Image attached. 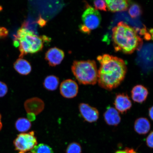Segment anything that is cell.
Segmentation results:
<instances>
[{
	"instance_id": "obj_15",
	"label": "cell",
	"mask_w": 153,
	"mask_h": 153,
	"mask_svg": "<svg viewBox=\"0 0 153 153\" xmlns=\"http://www.w3.org/2000/svg\"><path fill=\"white\" fill-rule=\"evenodd\" d=\"M151 124L146 118L140 117L135 120L134 129L136 132L140 135H145L150 131Z\"/></svg>"
},
{
	"instance_id": "obj_2",
	"label": "cell",
	"mask_w": 153,
	"mask_h": 153,
	"mask_svg": "<svg viewBox=\"0 0 153 153\" xmlns=\"http://www.w3.org/2000/svg\"><path fill=\"white\" fill-rule=\"evenodd\" d=\"M114 47L117 51L131 54L140 49L143 41L137 30L126 22H120L112 30Z\"/></svg>"
},
{
	"instance_id": "obj_24",
	"label": "cell",
	"mask_w": 153,
	"mask_h": 153,
	"mask_svg": "<svg viewBox=\"0 0 153 153\" xmlns=\"http://www.w3.org/2000/svg\"><path fill=\"white\" fill-rule=\"evenodd\" d=\"M153 132L152 131L149 134L146 139V145L149 148H153Z\"/></svg>"
},
{
	"instance_id": "obj_4",
	"label": "cell",
	"mask_w": 153,
	"mask_h": 153,
	"mask_svg": "<svg viewBox=\"0 0 153 153\" xmlns=\"http://www.w3.org/2000/svg\"><path fill=\"white\" fill-rule=\"evenodd\" d=\"M72 71L80 84L95 85L98 80V70L94 60L74 61Z\"/></svg>"
},
{
	"instance_id": "obj_32",
	"label": "cell",
	"mask_w": 153,
	"mask_h": 153,
	"mask_svg": "<svg viewBox=\"0 0 153 153\" xmlns=\"http://www.w3.org/2000/svg\"><path fill=\"white\" fill-rule=\"evenodd\" d=\"M2 9V8L1 7V6H0V11H1V10Z\"/></svg>"
},
{
	"instance_id": "obj_9",
	"label": "cell",
	"mask_w": 153,
	"mask_h": 153,
	"mask_svg": "<svg viewBox=\"0 0 153 153\" xmlns=\"http://www.w3.org/2000/svg\"><path fill=\"white\" fill-rule=\"evenodd\" d=\"M114 104L116 109L122 114L126 113L131 109L132 105L129 96L124 93H118L116 95Z\"/></svg>"
},
{
	"instance_id": "obj_29",
	"label": "cell",
	"mask_w": 153,
	"mask_h": 153,
	"mask_svg": "<svg viewBox=\"0 0 153 153\" xmlns=\"http://www.w3.org/2000/svg\"><path fill=\"white\" fill-rule=\"evenodd\" d=\"M38 23L42 26L45 25V20H43L42 19H40L38 22Z\"/></svg>"
},
{
	"instance_id": "obj_30",
	"label": "cell",
	"mask_w": 153,
	"mask_h": 153,
	"mask_svg": "<svg viewBox=\"0 0 153 153\" xmlns=\"http://www.w3.org/2000/svg\"><path fill=\"white\" fill-rule=\"evenodd\" d=\"M1 114H0V131H1V129L2 128L3 126L2 123L1 122Z\"/></svg>"
},
{
	"instance_id": "obj_14",
	"label": "cell",
	"mask_w": 153,
	"mask_h": 153,
	"mask_svg": "<svg viewBox=\"0 0 153 153\" xmlns=\"http://www.w3.org/2000/svg\"><path fill=\"white\" fill-rule=\"evenodd\" d=\"M106 7L112 12L127 11L129 7V1L126 0H106Z\"/></svg>"
},
{
	"instance_id": "obj_11",
	"label": "cell",
	"mask_w": 153,
	"mask_h": 153,
	"mask_svg": "<svg viewBox=\"0 0 153 153\" xmlns=\"http://www.w3.org/2000/svg\"><path fill=\"white\" fill-rule=\"evenodd\" d=\"M24 107L27 113H32L37 115L43 110L45 103L38 97H32L26 101L24 103Z\"/></svg>"
},
{
	"instance_id": "obj_5",
	"label": "cell",
	"mask_w": 153,
	"mask_h": 153,
	"mask_svg": "<svg viewBox=\"0 0 153 153\" xmlns=\"http://www.w3.org/2000/svg\"><path fill=\"white\" fill-rule=\"evenodd\" d=\"M86 9L82 15L83 24L79 26V30L84 33H91V30L98 28L101 23L100 13L87 3Z\"/></svg>"
},
{
	"instance_id": "obj_23",
	"label": "cell",
	"mask_w": 153,
	"mask_h": 153,
	"mask_svg": "<svg viewBox=\"0 0 153 153\" xmlns=\"http://www.w3.org/2000/svg\"><path fill=\"white\" fill-rule=\"evenodd\" d=\"M8 91V88L6 84L0 81V97H4Z\"/></svg>"
},
{
	"instance_id": "obj_18",
	"label": "cell",
	"mask_w": 153,
	"mask_h": 153,
	"mask_svg": "<svg viewBox=\"0 0 153 153\" xmlns=\"http://www.w3.org/2000/svg\"><path fill=\"white\" fill-rule=\"evenodd\" d=\"M31 126V123L29 120L25 118H19L15 123V128L20 132L27 131L30 129Z\"/></svg>"
},
{
	"instance_id": "obj_7",
	"label": "cell",
	"mask_w": 153,
	"mask_h": 153,
	"mask_svg": "<svg viewBox=\"0 0 153 153\" xmlns=\"http://www.w3.org/2000/svg\"><path fill=\"white\" fill-rule=\"evenodd\" d=\"M60 90L61 94L65 98H73L78 94V86L75 81L68 79L61 83Z\"/></svg>"
},
{
	"instance_id": "obj_1",
	"label": "cell",
	"mask_w": 153,
	"mask_h": 153,
	"mask_svg": "<svg viewBox=\"0 0 153 153\" xmlns=\"http://www.w3.org/2000/svg\"><path fill=\"white\" fill-rule=\"evenodd\" d=\"M97 59L101 65L98 71L99 85L108 91L117 88L123 81L127 73L125 62L119 57L108 54L100 55Z\"/></svg>"
},
{
	"instance_id": "obj_16",
	"label": "cell",
	"mask_w": 153,
	"mask_h": 153,
	"mask_svg": "<svg viewBox=\"0 0 153 153\" xmlns=\"http://www.w3.org/2000/svg\"><path fill=\"white\" fill-rule=\"evenodd\" d=\"M14 67L15 70L19 74L22 75H28L32 70L30 63L22 58L17 59L14 63Z\"/></svg>"
},
{
	"instance_id": "obj_13",
	"label": "cell",
	"mask_w": 153,
	"mask_h": 153,
	"mask_svg": "<svg viewBox=\"0 0 153 153\" xmlns=\"http://www.w3.org/2000/svg\"><path fill=\"white\" fill-rule=\"evenodd\" d=\"M104 117L106 124L111 126H117L121 121L120 113L112 107L107 108L104 112Z\"/></svg>"
},
{
	"instance_id": "obj_22",
	"label": "cell",
	"mask_w": 153,
	"mask_h": 153,
	"mask_svg": "<svg viewBox=\"0 0 153 153\" xmlns=\"http://www.w3.org/2000/svg\"><path fill=\"white\" fill-rule=\"evenodd\" d=\"M93 2L95 9L97 10H99L101 11H107L106 3L105 1L97 0L94 1Z\"/></svg>"
},
{
	"instance_id": "obj_12",
	"label": "cell",
	"mask_w": 153,
	"mask_h": 153,
	"mask_svg": "<svg viewBox=\"0 0 153 153\" xmlns=\"http://www.w3.org/2000/svg\"><path fill=\"white\" fill-rule=\"evenodd\" d=\"M131 93L132 99L134 102L141 104L146 100L149 92L144 86L138 85L133 87Z\"/></svg>"
},
{
	"instance_id": "obj_20",
	"label": "cell",
	"mask_w": 153,
	"mask_h": 153,
	"mask_svg": "<svg viewBox=\"0 0 153 153\" xmlns=\"http://www.w3.org/2000/svg\"><path fill=\"white\" fill-rule=\"evenodd\" d=\"M128 13L131 18H135L142 14V10L138 4L134 3L129 7Z\"/></svg>"
},
{
	"instance_id": "obj_26",
	"label": "cell",
	"mask_w": 153,
	"mask_h": 153,
	"mask_svg": "<svg viewBox=\"0 0 153 153\" xmlns=\"http://www.w3.org/2000/svg\"><path fill=\"white\" fill-rule=\"evenodd\" d=\"M28 120L30 121H34L36 119V115L32 113H27Z\"/></svg>"
},
{
	"instance_id": "obj_21",
	"label": "cell",
	"mask_w": 153,
	"mask_h": 153,
	"mask_svg": "<svg viewBox=\"0 0 153 153\" xmlns=\"http://www.w3.org/2000/svg\"><path fill=\"white\" fill-rule=\"evenodd\" d=\"M82 147L79 143L73 142L67 147L66 153H81Z\"/></svg>"
},
{
	"instance_id": "obj_3",
	"label": "cell",
	"mask_w": 153,
	"mask_h": 153,
	"mask_svg": "<svg viewBox=\"0 0 153 153\" xmlns=\"http://www.w3.org/2000/svg\"><path fill=\"white\" fill-rule=\"evenodd\" d=\"M14 45L19 47L20 58H22L28 53H34L43 49L45 42L49 41V38L45 36L38 37L33 32L26 28L21 27L15 35Z\"/></svg>"
},
{
	"instance_id": "obj_25",
	"label": "cell",
	"mask_w": 153,
	"mask_h": 153,
	"mask_svg": "<svg viewBox=\"0 0 153 153\" xmlns=\"http://www.w3.org/2000/svg\"><path fill=\"white\" fill-rule=\"evenodd\" d=\"M8 30L7 28L0 27V38L7 37L8 34Z\"/></svg>"
},
{
	"instance_id": "obj_6",
	"label": "cell",
	"mask_w": 153,
	"mask_h": 153,
	"mask_svg": "<svg viewBox=\"0 0 153 153\" xmlns=\"http://www.w3.org/2000/svg\"><path fill=\"white\" fill-rule=\"evenodd\" d=\"M15 150L25 153L30 151L37 144V138L33 131L19 134L14 141Z\"/></svg>"
},
{
	"instance_id": "obj_17",
	"label": "cell",
	"mask_w": 153,
	"mask_h": 153,
	"mask_svg": "<svg viewBox=\"0 0 153 153\" xmlns=\"http://www.w3.org/2000/svg\"><path fill=\"white\" fill-rule=\"evenodd\" d=\"M59 84V78L54 75L48 76L45 78L43 85L45 88L49 91L56 90Z\"/></svg>"
},
{
	"instance_id": "obj_31",
	"label": "cell",
	"mask_w": 153,
	"mask_h": 153,
	"mask_svg": "<svg viewBox=\"0 0 153 153\" xmlns=\"http://www.w3.org/2000/svg\"><path fill=\"white\" fill-rule=\"evenodd\" d=\"M115 153H127L125 150H119L117 151Z\"/></svg>"
},
{
	"instance_id": "obj_8",
	"label": "cell",
	"mask_w": 153,
	"mask_h": 153,
	"mask_svg": "<svg viewBox=\"0 0 153 153\" xmlns=\"http://www.w3.org/2000/svg\"><path fill=\"white\" fill-rule=\"evenodd\" d=\"M79 109L82 117L86 122L93 123L99 119V111L94 107L86 103H82L79 105Z\"/></svg>"
},
{
	"instance_id": "obj_28",
	"label": "cell",
	"mask_w": 153,
	"mask_h": 153,
	"mask_svg": "<svg viewBox=\"0 0 153 153\" xmlns=\"http://www.w3.org/2000/svg\"><path fill=\"white\" fill-rule=\"evenodd\" d=\"M153 106L150 107L149 110V116L151 120H153Z\"/></svg>"
},
{
	"instance_id": "obj_10",
	"label": "cell",
	"mask_w": 153,
	"mask_h": 153,
	"mask_svg": "<svg viewBox=\"0 0 153 153\" xmlns=\"http://www.w3.org/2000/svg\"><path fill=\"white\" fill-rule=\"evenodd\" d=\"M65 57L63 51L56 47L51 48L47 51L45 59L50 66H55L61 64Z\"/></svg>"
},
{
	"instance_id": "obj_19",
	"label": "cell",
	"mask_w": 153,
	"mask_h": 153,
	"mask_svg": "<svg viewBox=\"0 0 153 153\" xmlns=\"http://www.w3.org/2000/svg\"><path fill=\"white\" fill-rule=\"evenodd\" d=\"M30 152L32 153H54L52 148L45 143L36 145Z\"/></svg>"
},
{
	"instance_id": "obj_27",
	"label": "cell",
	"mask_w": 153,
	"mask_h": 153,
	"mask_svg": "<svg viewBox=\"0 0 153 153\" xmlns=\"http://www.w3.org/2000/svg\"><path fill=\"white\" fill-rule=\"evenodd\" d=\"M124 150L126 151L127 153H138L136 151L134 150V149L132 148H126Z\"/></svg>"
}]
</instances>
